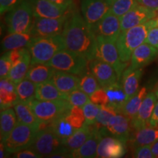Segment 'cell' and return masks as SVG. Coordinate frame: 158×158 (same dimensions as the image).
<instances>
[{
  "label": "cell",
  "mask_w": 158,
  "mask_h": 158,
  "mask_svg": "<svg viewBox=\"0 0 158 158\" xmlns=\"http://www.w3.org/2000/svg\"><path fill=\"white\" fill-rule=\"evenodd\" d=\"M70 13L56 19L35 17L31 33L32 37H48L62 35Z\"/></svg>",
  "instance_id": "11"
},
{
  "label": "cell",
  "mask_w": 158,
  "mask_h": 158,
  "mask_svg": "<svg viewBox=\"0 0 158 158\" xmlns=\"http://www.w3.org/2000/svg\"><path fill=\"white\" fill-rule=\"evenodd\" d=\"M30 148L43 157H50L60 152H69L64 146L63 140L56 133L52 125L43 127L39 130L36 139Z\"/></svg>",
  "instance_id": "7"
},
{
  "label": "cell",
  "mask_w": 158,
  "mask_h": 158,
  "mask_svg": "<svg viewBox=\"0 0 158 158\" xmlns=\"http://www.w3.org/2000/svg\"><path fill=\"white\" fill-rule=\"evenodd\" d=\"M147 93V88L145 86L139 89V90L124 104L123 108L121 110L122 113L125 114L131 119V121H133V118L137 115L141 102Z\"/></svg>",
  "instance_id": "32"
},
{
  "label": "cell",
  "mask_w": 158,
  "mask_h": 158,
  "mask_svg": "<svg viewBox=\"0 0 158 158\" xmlns=\"http://www.w3.org/2000/svg\"><path fill=\"white\" fill-rule=\"evenodd\" d=\"M153 27L152 19L143 24L121 31L116 45L122 62L128 63L130 61L134 50L146 42L148 32Z\"/></svg>",
  "instance_id": "2"
},
{
  "label": "cell",
  "mask_w": 158,
  "mask_h": 158,
  "mask_svg": "<svg viewBox=\"0 0 158 158\" xmlns=\"http://www.w3.org/2000/svg\"><path fill=\"white\" fill-rule=\"evenodd\" d=\"M32 35L29 33H9L2 41V50L9 51L27 46L30 43Z\"/></svg>",
  "instance_id": "26"
},
{
  "label": "cell",
  "mask_w": 158,
  "mask_h": 158,
  "mask_svg": "<svg viewBox=\"0 0 158 158\" xmlns=\"http://www.w3.org/2000/svg\"><path fill=\"white\" fill-rule=\"evenodd\" d=\"M72 106L82 108L85 104L90 101L89 95L81 89H76L66 93V99Z\"/></svg>",
  "instance_id": "40"
},
{
  "label": "cell",
  "mask_w": 158,
  "mask_h": 158,
  "mask_svg": "<svg viewBox=\"0 0 158 158\" xmlns=\"http://www.w3.org/2000/svg\"><path fill=\"white\" fill-rule=\"evenodd\" d=\"M102 137L101 130L97 127L95 124L93 125L92 133L86 141L78 149L73 150L70 152V157L73 158H92L96 157L97 149L99 143Z\"/></svg>",
  "instance_id": "20"
},
{
  "label": "cell",
  "mask_w": 158,
  "mask_h": 158,
  "mask_svg": "<svg viewBox=\"0 0 158 158\" xmlns=\"http://www.w3.org/2000/svg\"><path fill=\"white\" fill-rule=\"evenodd\" d=\"M13 108L16 113L18 122L40 129L42 122L35 116L28 104L19 101L13 106Z\"/></svg>",
  "instance_id": "29"
},
{
  "label": "cell",
  "mask_w": 158,
  "mask_h": 158,
  "mask_svg": "<svg viewBox=\"0 0 158 158\" xmlns=\"http://www.w3.org/2000/svg\"><path fill=\"white\" fill-rule=\"evenodd\" d=\"M27 51H28V48L27 49L25 48H22L7 51L10 59L13 65L15 64L18 62H19L20 60H21L23 59V57L24 56V55Z\"/></svg>",
  "instance_id": "45"
},
{
  "label": "cell",
  "mask_w": 158,
  "mask_h": 158,
  "mask_svg": "<svg viewBox=\"0 0 158 158\" xmlns=\"http://www.w3.org/2000/svg\"><path fill=\"white\" fill-rule=\"evenodd\" d=\"M31 2L35 17L56 19L70 13V9L57 5L50 0H32Z\"/></svg>",
  "instance_id": "19"
},
{
  "label": "cell",
  "mask_w": 158,
  "mask_h": 158,
  "mask_svg": "<svg viewBox=\"0 0 158 158\" xmlns=\"http://www.w3.org/2000/svg\"><path fill=\"white\" fill-rule=\"evenodd\" d=\"M16 93V84L8 78L0 81V106L1 110L13 107L19 102Z\"/></svg>",
  "instance_id": "21"
},
{
  "label": "cell",
  "mask_w": 158,
  "mask_h": 158,
  "mask_svg": "<svg viewBox=\"0 0 158 158\" xmlns=\"http://www.w3.org/2000/svg\"><path fill=\"white\" fill-rule=\"evenodd\" d=\"M27 48L31 54V64H46L59 51L66 49L62 35L33 37Z\"/></svg>",
  "instance_id": "3"
},
{
  "label": "cell",
  "mask_w": 158,
  "mask_h": 158,
  "mask_svg": "<svg viewBox=\"0 0 158 158\" xmlns=\"http://www.w3.org/2000/svg\"><path fill=\"white\" fill-rule=\"evenodd\" d=\"M158 49V27H153L148 32L146 42Z\"/></svg>",
  "instance_id": "48"
},
{
  "label": "cell",
  "mask_w": 158,
  "mask_h": 158,
  "mask_svg": "<svg viewBox=\"0 0 158 158\" xmlns=\"http://www.w3.org/2000/svg\"><path fill=\"white\" fill-rule=\"evenodd\" d=\"M35 99L39 100H56L66 99V93H63L51 81L37 84Z\"/></svg>",
  "instance_id": "27"
},
{
  "label": "cell",
  "mask_w": 158,
  "mask_h": 158,
  "mask_svg": "<svg viewBox=\"0 0 158 158\" xmlns=\"http://www.w3.org/2000/svg\"><path fill=\"white\" fill-rule=\"evenodd\" d=\"M158 56V49L144 43L136 48L132 54L128 70L143 68L153 62Z\"/></svg>",
  "instance_id": "16"
},
{
  "label": "cell",
  "mask_w": 158,
  "mask_h": 158,
  "mask_svg": "<svg viewBox=\"0 0 158 158\" xmlns=\"http://www.w3.org/2000/svg\"><path fill=\"white\" fill-rule=\"evenodd\" d=\"M79 80L76 75L56 70L51 81L63 93H68L79 89Z\"/></svg>",
  "instance_id": "23"
},
{
  "label": "cell",
  "mask_w": 158,
  "mask_h": 158,
  "mask_svg": "<svg viewBox=\"0 0 158 158\" xmlns=\"http://www.w3.org/2000/svg\"><path fill=\"white\" fill-rule=\"evenodd\" d=\"M23 0H0V12L1 14L7 13L15 6L22 2Z\"/></svg>",
  "instance_id": "47"
},
{
  "label": "cell",
  "mask_w": 158,
  "mask_h": 158,
  "mask_svg": "<svg viewBox=\"0 0 158 158\" xmlns=\"http://www.w3.org/2000/svg\"><path fill=\"white\" fill-rule=\"evenodd\" d=\"M92 30L96 38L100 37L116 43L122 31L120 19L110 11L103 19L92 27Z\"/></svg>",
  "instance_id": "12"
},
{
  "label": "cell",
  "mask_w": 158,
  "mask_h": 158,
  "mask_svg": "<svg viewBox=\"0 0 158 158\" xmlns=\"http://www.w3.org/2000/svg\"><path fill=\"white\" fill-rule=\"evenodd\" d=\"M113 0H82V16L91 29L110 11Z\"/></svg>",
  "instance_id": "10"
},
{
  "label": "cell",
  "mask_w": 158,
  "mask_h": 158,
  "mask_svg": "<svg viewBox=\"0 0 158 158\" xmlns=\"http://www.w3.org/2000/svg\"><path fill=\"white\" fill-rule=\"evenodd\" d=\"M68 50L87 59H95L97 38L84 18L76 13L71 15L65 23L62 33Z\"/></svg>",
  "instance_id": "1"
},
{
  "label": "cell",
  "mask_w": 158,
  "mask_h": 158,
  "mask_svg": "<svg viewBox=\"0 0 158 158\" xmlns=\"http://www.w3.org/2000/svg\"><path fill=\"white\" fill-rule=\"evenodd\" d=\"M27 104L42 123L51 124L59 118L64 117L73 106L64 99L56 100H39L35 98Z\"/></svg>",
  "instance_id": "4"
},
{
  "label": "cell",
  "mask_w": 158,
  "mask_h": 158,
  "mask_svg": "<svg viewBox=\"0 0 158 158\" xmlns=\"http://www.w3.org/2000/svg\"><path fill=\"white\" fill-rule=\"evenodd\" d=\"M143 68L136 70L125 69L121 78L123 89L128 99L133 97L139 90V84L143 75Z\"/></svg>",
  "instance_id": "24"
},
{
  "label": "cell",
  "mask_w": 158,
  "mask_h": 158,
  "mask_svg": "<svg viewBox=\"0 0 158 158\" xmlns=\"http://www.w3.org/2000/svg\"><path fill=\"white\" fill-rule=\"evenodd\" d=\"M158 141V127L151 126L133 130L129 141L133 147L152 145Z\"/></svg>",
  "instance_id": "22"
},
{
  "label": "cell",
  "mask_w": 158,
  "mask_h": 158,
  "mask_svg": "<svg viewBox=\"0 0 158 158\" xmlns=\"http://www.w3.org/2000/svg\"><path fill=\"white\" fill-rule=\"evenodd\" d=\"M12 67H13V64L10 59L8 53L6 51L5 54L2 55L1 59H0V78L1 79L8 78Z\"/></svg>",
  "instance_id": "42"
},
{
  "label": "cell",
  "mask_w": 158,
  "mask_h": 158,
  "mask_svg": "<svg viewBox=\"0 0 158 158\" xmlns=\"http://www.w3.org/2000/svg\"><path fill=\"white\" fill-rule=\"evenodd\" d=\"M13 157L16 158H40L43 157L37 153L35 150H33L31 148L21 150V151L17 152L13 154Z\"/></svg>",
  "instance_id": "46"
},
{
  "label": "cell",
  "mask_w": 158,
  "mask_h": 158,
  "mask_svg": "<svg viewBox=\"0 0 158 158\" xmlns=\"http://www.w3.org/2000/svg\"><path fill=\"white\" fill-rule=\"evenodd\" d=\"M52 126L54 127L55 131L56 132L59 137L63 140V142L64 140L70 137L76 130L73 126L70 125V123L65 119L64 117L56 120L52 124Z\"/></svg>",
  "instance_id": "39"
},
{
  "label": "cell",
  "mask_w": 158,
  "mask_h": 158,
  "mask_svg": "<svg viewBox=\"0 0 158 158\" xmlns=\"http://www.w3.org/2000/svg\"><path fill=\"white\" fill-rule=\"evenodd\" d=\"M100 88H101V86L91 72L88 73L87 71L86 73L81 76L79 80V89L83 91L88 95L92 94Z\"/></svg>",
  "instance_id": "36"
},
{
  "label": "cell",
  "mask_w": 158,
  "mask_h": 158,
  "mask_svg": "<svg viewBox=\"0 0 158 158\" xmlns=\"http://www.w3.org/2000/svg\"><path fill=\"white\" fill-rule=\"evenodd\" d=\"M89 61L85 57L64 49L59 51L46 63L55 70L69 73L76 76H82L88 71Z\"/></svg>",
  "instance_id": "6"
},
{
  "label": "cell",
  "mask_w": 158,
  "mask_h": 158,
  "mask_svg": "<svg viewBox=\"0 0 158 158\" xmlns=\"http://www.w3.org/2000/svg\"><path fill=\"white\" fill-rule=\"evenodd\" d=\"M106 129L107 133L127 143L133 132L132 121L125 114L118 112L110 120Z\"/></svg>",
  "instance_id": "17"
},
{
  "label": "cell",
  "mask_w": 158,
  "mask_h": 158,
  "mask_svg": "<svg viewBox=\"0 0 158 158\" xmlns=\"http://www.w3.org/2000/svg\"><path fill=\"white\" fill-rule=\"evenodd\" d=\"M157 14H158V10H157Z\"/></svg>",
  "instance_id": "56"
},
{
  "label": "cell",
  "mask_w": 158,
  "mask_h": 158,
  "mask_svg": "<svg viewBox=\"0 0 158 158\" xmlns=\"http://www.w3.org/2000/svg\"><path fill=\"white\" fill-rule=\"evenodd\" d=\"M56 70L46 64H31L26 78L36 84L51 81Z\"/></svg>",
  "instance_id": "28"
},
{
  "label": "cell",
  "mask_w": 158,
  "mask_h": 158,
  "mask_svg": "<svg viewBox=\"0 0 158 158\" xmlns=\"http://www.w3.org/2000/svg\"><path fill=\"white\" fill-rule=\"evenodd\" d=\"M64 118L76 130L84 126L86 122L83 108L78 106H73L69 113L64 116Z\"/></svg>",
  "instance_id": "37"
},
{
  "label": "cell",
  "mask_w": 158,
  "mask_h": 158,
  "mask_svg": "<svg viewBox=\"0 0 158 158\" xmlns=\"http://www.w3.org/2000/svg\"><path fill=\"white\" fill-rule=\"evenodd\" d=\"M90 101L94 103L100 105H108V98L106 90L103 88H100L89 95Z\"/></svg>",
  "instance_id": "43"
},
{
  "label": "cell",
  "mask_w": 158,
  "mask_h": 158,
  "mask_svg": "<svg viewBox=\"0 0 158 158\" xmlns=\"http://www.w3.org/2000/svg\"><path fill=\"white\" fill-rule=\"evenodd\" d=\"M149 126L153 127H158V100L154 108L153 113L149 120Z\"/></svg>",
  "instance_id": "50"
},
{
  "label": "cell",
  "mask_w": 158,
  "mask_h": 158,
  "mask_svg": "<svg viewBox=\"0 0 158 158\" xmlns=\"http://www.w3.org/2000/svg\"><path fill=\"white\" fill-rule=\"evenodd\" d=\"M108 98V104L115 107L121 112L122 108L127 102L128 99L120 81L103 88Z\"/></svg>",
  "instance_id": "25"
},
{
  "label": "cell",
  "mask_w": 158,
  "mask_h": 158,
  "mask_svg": "<svg viewBox=\"0 0 158 158\" xmlns=\"http://www.w3.org/2000/svg\"><path fill=\"white\" fill-rule=\"evenodd\" d=\"M125 152L126 142L114 136H102L97 149L96 157L119 158Z\"/></svg>",
  "instance_id": "15"
},
{
  "label": "cell",
  "mask_w": 158,
  "mask_h": 158,
  "mask_svg": "<svg viewBox=\"0 0 158 158\" xmlns=\"http://www.w3.org/2000/svg\"><path fill=\"white\" fill-rule=\"evenodd\" d=\"M89 67L90 72L95 77L99 84L102 88L120 81L115 69L100 59H94L89 61Z\"/></svg>",
  "instance_id": "14"
},
{
  "label": "cell",
  "mask_w": 158,
  "mask_h": 158,
  "mask_svg": "<svg viewBox=\"0 0 158 158\" xmlns=\"http://www.w3.org/2000/svg\"><path fill=\"white\" fill-rule=\"evenodd\" d=\"M36 86L37 84L35 83L27 78L16 84V93L19 101L28 103L35 99Z\"/></svg>",
  "instance_id": "34"
},
{
  "label": "cell",
  "mask_w": 158,
  "mask_h": 158,
  "mask_svg": "<svg viewBox=\"0 0 158 158\" xmlns=\"http://www.w3.org/2000/svg\"><path fill=\"white\" fill-rule=\"evenodd\" d=\"M118 110L115 107L110 105H102L100 106V110L96 118L95 125L99 129L100 128H106L109 123L110 120L116 116Z\"/></svg>",
  "instance_id": "35"
},
{
  "label": "cell",
  "mask_w": 158,
  "mask_h": 158,
  "mask_svg": "<svg viewBox=\"0 0 158 158\" xmlns=\"http://www.w3.org/2000/svg\"><path fill=\"white\" fill-rule=\"evenodd\" d=\"M157 15V10L138 4L123 16L119 18L121 31L127 30L132 27L143 24Z\"/></svg>",
  "instance_id": "13"
},
{
  "label": "cell",
  "mask_w": 158,
  "mask_h": 158,
  "mask_svg": "<svg viewBox=\"0 0 158 158\" xmlns=\"http://www.w3.org/2000/svg\"><path fill=\"white\" fill-rule=\"evenodd\" d=\"M31 61V54L28 50L21 60L13 65L9 73L8 78L15 84L23 80L27 76L29 69L30 68Z\"/></svg>",
  "instance_id": "33"
},
{
  "label": "cell",
  "mask_w": 158,
  "mask_h": 158,
  "mask_svg": "<svg viewBox=\"0 0 158 158\" xmlns=\"http://www.w3.org/2000/svg\"><path fill=\"white\" fill-rule=\"evenodd\" d=\"M97 54L95 59H99L111 65L117 73L119 80H121L125 68L128 63L123 62L121 60L116 48L115 42L98 37L97 38Z\"/></svg>",
  "instance_id": "9"
},
{
  "label": "cell",
  "mask_w": 158,
  "mask_h": 158,
  "mask_svg": "<svg viewBox=\"0 0 158 158\" xmlns=\"http://www.w3.org/2000/svg\"><path fill=\"white\" fill-rule=\"evenodd\" d=\"M138 4L136 0H113L110 12L118 18H121Z\"/></svg>",
  "instance_id": "38"
},
{
  "label": "cell",
  "mask_w": 158,
  "mask_h": 158,
  "mask_svg": "<svg viewBox=\"0 0 158 158\" xmlns=\"http://www.w3.org/2000/svg\"><path fill=\"white\" fill-rule=\"evenodd\" d=\"M138 4L145 6V7L152 10H158V0H136Z\"/></svg>",
  "instance_id": "49"
},
{
  "label": "cell",
  "mask_w": 158,
  "mask_h": 158,
  "mask_svg": "<svg viewBox=\"0 0 158 158\" xmlns=\"http://www.w3.org/2000/svg\"><path fill=\"white\" fill-rule=\"evenodd\" d=\"M18 123V118L14 108H8L1 110L0 114V137L4 142Z\"/></svg>",
  "instance_id": "30"
},
{
  "label": "cell",
  "mask_w": 158,
  "mask_h": 158,
  "mask_svg": "<svg viewBox=\"0 0 158 158\" xmlns=\"http://www.w3.org/2000/svg\"><path fill=\"white\" fill-rule=\"evenodd\" d=\"M7 13L5 21L9 33L31 32L35 20L31 2L23 0Z\"/></svg>",
  "instance_id": "5"
},
{
  "label": "cell",
  "mask_w": 158,
  "mask_h": 158,
  "mask_svg": "<svg viewBox=\"0 0 158 158\" xmlns=\"http://www.w3.org/2000/svg\"><path fill=\"white\" fill-rule=\"evenodd\" d=\"M155 94H156V96H157V98L158 99V84H157V86H156V87H155Z\"/></svg>",
  "instance_id": "55"
},
{
  "label": "cell",
  "mask_w": 158,
  "mask_h": 158,
  "mask_svg": "<svg viewBox=\"0 0 158 158\" xmlns=\"http://www.w3.org/2000/svg\"><path fill=\"white\" fill-rule=\"evenodd\" d=\"M153 23H154V27H158V15L153 19Z\"/></svg>",
  "instance_id": "54"
},
{
  "label": "cell",
  "mask_w": 158,
  "mask_h": 158,
  "mask_svg": "<svg viewBox=\"0 0 158 158\" xmlns=\"http://www.w3.org/2000/svg\"><path fill=\"white\" fill-rule=\"evenodd\" d=\"M133 157L135 158H153L155 157L152 152L150 145L140 146L135 148Z\"/></svg>",
  "instance_id": "44"
},
{
  "label": "cell",
  "mask_w": 158,
  "mask_h": 158,
  "mask_svg": "<svg viewBox=\"0 0 158 158\" xmlns=\"http://www.w3.org/2000/svg\"><path fill=\"white\" fill-rule=\"evenodd\" d=\"M93 125H84L77 129L70 137L64 141V146L69 152L78 149L84 144L92 133Z\"/></svg>",
  "instance_id": "31"
},
{
  "label": "cell",
  "mask_w": 158,
  "mask_h": 158,
  "mask_svg": "<svg viewBox=\"0 0 158 158\" xmlns=\"http://www.w3.org/2000/svg\"><path fill=\"white\" fill-rule=\"evenodd\" d=\"M157 98L155 92H149L147 94L141 102L137 115L132 121L133 130L149 126V120L157 101Z\"/></svg>",
  "instance_id": "18"
},
{
  "label": "cell",
  "mask_w": 158,
  "mask_h": 158,
  "mask_svg": "<svg viewBox=\"0 0 158 158\" xmlns=\"http://www.w3.org/2000/svg\"><path fill=\"white\" fill-rule=\"evenodd\" d=\"M40 129L19 122L4 141L9 154H14L21 150L30 148L36 139Z\"/></svg>",
  "instance_id": "8"
},
{
  "label": "cell",
  "mask_w": 158,
  "mask_h": 158,
  "mask_svg": "<svg viewBox=\"0 0 158 158\" xmlns=\"http://www.w3.org/2000/svg\"><path fill=\"white\" fill-rule=\"evenodd\" d=\"M151 147L152 152L153 155H155V157H158V141L150 145Z\"/></svg>",
  "instance_id": "53"
},
{
  "label": "cell",
  "mask_w": 158,
  "mask_h": 158,
  "mask_svg": "<svg viewBox=\"0 0 158 158\" xmlns=\"http://www.w3.org/2000/svg\"><path fill=\"white\" fill-rule=\"evenodd\" d=\"M9 155L10 154L8 153V152L7 151V149H6L4 142L1 141V144H0V157L1 158L7 157H8Z\"/></svg>",
  "instance_id": "52"
},
{
  "label": "cell",
  "mask_w": 158,
  "mask_h": 158,
  "mask_svg": "<svg viewBox=\"0 0 158 158\" xmlns=\"http://www.w3.org/2000/svg\"><path fill=\"white\" fill-rule=\"evenodd\" d=\"M50 1L57 5L68 9H72L73 5V0H50Z\"/></svg>",
  "instance_id": "51"
},
{
  "label": "cell",
  "mask_w": 158,
  "mask_h": 158,
  "mask_svg": "<svg viewBox=\"0 0 158 158\" xmlns=\"http://www.w3.org/2000/svg\"><path fill=\"white\" fill-rule=\"evenodd\" d=\"M86 118L85 125H94L96 123V118L100 110V105L89 101L82 107Z\"/></svg>",
  "instance_id": "41"
}]
</instances>
